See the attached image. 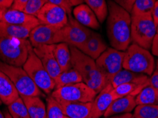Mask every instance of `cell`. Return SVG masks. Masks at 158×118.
I'll use <instances>...</instances> for the list:
<instances>
[{"mask_svg":"<svg viewBox=\"0 0 158 118\" xmlns=\"http://www.w3.org/2000/svg\"><path fill=\"white\" fill-rule=\"evenodd\" d=\"M107 34L111 46L125 52L131 43V15L111 0L108 1Z\"/></svg>","mask_w":158,"mask_h":118,"instance_id":"cell-1","label":"cell"},{"mask_svg":"<svg viewBox=\"0 0 158 118\" xmlns=\"http://www.w3.org/2000/svg\"><path fill=\"white\" fill-rule=\"evenodd\" d=\"M72 67L82 76L83 82L98 94L109 84L108 79L98 67L96 60L85 55L77 48L69 45Z\"/></svg>","mask_w":158,"mask_h":118,"instance_id":"cell-2","label":"cell"},{"mask_svg":"<svg viewBox=\"0 0 158 118\" xmlns=\"http://www.w3.org/2000/svg\"><path fill=\"white\" fill-rule=\"evenodd\" d=\"M32 49L28 39L0 37V60L9 65L23 67Z\"/></svg>","mask_w":158,"mask_h":118,"instance_id":"cell-3","label":"cell"},{"mask_svg":"<svg viewBox=\"0 0 158 118\" xmlns=\"http://www.w3.org/2000/svg\"><path fill=\"white\" fill-rule=\"evenodd\" d=\"M153 55L149 50L132 43L125 51L123 68L136 73L151 76L155 68Z\"/></svg>","mask_w":158,"mask_h":118,"instance_id":"cell-4","label":"cell"},{"mask_svg":"<svg viewBox=\"0 0 158 118\" xmlns=\"http://www.w3.org/2000/svg\"><path fill=\"white\" fill-rule=\"evenodd\" d=\"M157 29L152 15L131 16V41L134 44L150 50Z\"/></svg>","mask_w":158,"mask_h":118,"instance_id":"cell-5","label":"cell"},{"mask_svg":"<svg viewBox=\"0 0 158 118\" xmlns=\"http://www.w3.org/2000/svg\"><path fill=\"white\" fill-rule=\"evenodd\" d=\"M0 70L9 76L20 96L45 97L22 67L9 65L0 60Z\"/></svg>","mask_w":158,"mask_h":118,"instance_id":"cell-6","label":"cell"},{"mask_svg":"<svg viewBox=\"0 0 158 118\" xmlns=\"http://www.w3.org/2000/svg\"><path fill=\"white\" fill-rule=\"evenodd\" d=\"M36 86L43 93L49 95L55 89L54 79L49 75L34 51H30L27 61L22 67Z\"/></svg>","mask_w":158,"mask_h":118,"instance_id":"cell-7","label":"cell"},{"mask_svg":"<svg viewBox=\"0 0 158 118\" xmlns=\"http://www.w3.org/2000/svg\"><path fill=\"white\" fill-rule=\"evenodd\" d=\"M91 31L88 28L78 22L72 15H69L66 25L58 31L55 43H64L78 48L85 42Z\"/></svg>","mask_w":158,"mask_h":118,"instance_id":"cell-8","label":"cell"},{"mask_svg":"<svg viewBox=\"0 0 158 118\" xmlns=\"http://www.w3.org/2000/svg\"><path fill=\"white\" fill-rule=\"evenodd\" d=\"M51 96L57 101L88 103L93 102L97 93L85 83L80 82L54 89Z\"/></svg>","mask_w":158,"mask_h":118,"instance_id":"cell-9","label":"cell"},{"mask_svg":"<svg viewBox=\"0 0 158 118\" xmlns=\"http://www.w3.org/2000/svg\"><path fill=\"white\" fill-rule=\"evenodd\" d=\"M125 52L115 48L107 49L96 59L98 67L108 79L123 69Z\"/></svg>","mask_w":158,"mask_h":118,"instance_id":"cell-10","label":"cell"},{"mask_svg":"<svg viewBox=\"0 0 158 118\" xmlns=\"http://www.w3.org/2000/svg\"><path fill=\"white\" fill-rule=\"evenodd\" d=\"M41 24L61 29L68 23L67 11L61 6L46 3L36 16Z\"/></svg>","mask_w":158,"mask_h":118,"instance_id":"cell-11","label":"cell"},{"mask_svg":"<svg viewBox=\"0 0 158 118\" xmlns=\"http://www.w3.org/2000/svg\"><path fill=\"white\" fill-rule=\"evenodd\" d=\"M58 31L59 29L54 27L41 24L31 30L29 40L33 48L44 45H53L56 44V36Z\"/></svg>","mask_w":158,"mask_h":118,"instance_id":"cell-12","label":"cell"},{"mask_svg":"<svg viewBox=\"0 0 158 118\" xmlns=\"http://www.w3.org/2000/svg\"><path fill=\"white\" fill-rule=\"evenodd\" d=\"M113 87L109 84L97 94L96 98L92 102L91 109L88 118H101L108 110L111 103L115 100L112 94Z\"/></svg>","mask_w":158,"mask_h":118,"instance_id":"cell-13","label":"cell"},{"mask_svg":"<svg viewBox=\"0 0 158 118\" xmlns=\"http://www.w3.org/2000/svg\"><path fill=\"white\" fill-rule=\"evenodd\" d=\"M44 67L49 75L55 79L61 72V69L58 64L53 53L52 45H44L37 48H33Z\"/></svg>","mask_w":158,"mask_h":118,"instance_id":"cell-14","label":"cell"},{"mask_svg":"<svg viewBox=\"0 0 158 118\" xmlns=\"http://www.w3.org/2000/svg\"><path fill=\"white\" fill-rule=\"evenodd\" d=\"M2 21L19 26L29 28L31 29H33L36 25L41 24L40 21L36 17L27 14L22 11L12 9H9L4 12Z\"/></svg>","mask_w":158,"mask_h":118,"instance_id":"cell-15","label":"cell"},{"mask_svg":"<svg viewBox=\"0 0 158 118\" xmlns=\"http://www.w3.org/2000/svg\"><path fill=\"white\" fill-rule=\"evenodd\" d=\"M108 48L106 41L99 33L91 31L89 37L78 49L85 55L96 60Z\"/></svg>","mask_w":158,"mask_h":118,"instance_id":"cell-16","label":"cell"},{"mask_svg":"<svg viewBox=\"0 0 158 118\" xmlns=\"http://www.w3.org/2000/svg\"><path fill=\"white\" fill-rule=\"evenodd\" d=\"M109 83L113 88L123 84L132 83L137 84H150V76L144 74L136 73L133 71L121 69L112 77L109 78Z\"/></svg>","mask_w":158,"mask_h":118,"instance_id":"cell-17","label":"cell"},{"mask_svg":"<svg viewBox=\"0 0 158 118\" xmlns=\"http://www.w3.org/2000/svg\"><path fill=\"white\" fill-rule=\"evenodd\" d=\"M65 116L69 118H88L91 109L92 102L58 101Z\"/></svg>","mask_w":158,"mask_h":118,"instance_id":"cell-18","label":"cell"},{"mask_svg":"<svg viewBox=\"0 0 158 118\" xmlns=\"http://www.w3.org/2000/svg\"><path fill=\"white\" fill-rule=\"evenodd\" d=\"M73 14L74 18L84 26L94 30L100 29V22L96 14L85 4L76 6L73 10Z\"/></svg>","mask_w":158,"mask_h":118,"instance_id":"cell-19","label":"cell"},{"mask_svg":"<svg viewBox=\"0 0 158 118\" xmlns=\"http://www.w3.org/2000/svg\"><path fill=\"white\" fill-rule=\"evenodd\" d=\"M137 106L135 96H127L115 99L104 114V117L131 112Z\"/></svg>","mask_w":158,"mask_h":118,"instance_id":"cell-20","label":"cell"},{"mask_svg":"<svg viewBox=\"0 0 158 118\" xmlns=\"http://www.w3.org/2000/svg\"><path fill=\"white\" fill-rule=\"evenodd\" d=\"M20 97L17 89L9 76L0 70V99L6 105Z\"/></svg>","mask_w":158,"mask_h":118,"instance_id":"cell-21","label":"cell"},{"mask_svg":"<svg viewBox=\"0 0 158 118\" xmlns=\"http://www.w3.org/2000/svg\"><path fill=\"white\" fill-rule=\"evenodd\" d=\"M52 48L53 55L61 71L71 69L72 67L71 54L68 44L64 43L53 44Z\"/></svg>","mask_w":158,"mask_h":118,"instance_id":"cell-22","label":"cell"},{"mask_svg":"<svg viewBox=\"0 0 158 118\" xmlns=\"http://www.w3.org/2000/svg\"><path fill=\"white\" fill-rule=\"evenodd\" d=\"M24 101L31 118L46 116V105L40 96H20Z\"/></svg>","mask_w":158,"mask_h":118,"instance_id":"cell-23","label":"cell"},{"mask_svg":"<svg viewBox=\"0 0 158 118\" xmlns=\"http://www.w3.org/2000/svg\"><path fill=\"white\" fill-rule=\"evenodd\" d=\"M32 29L0 21V37L28 39Z\"/></svg>","mask_w":158,"mask_h":118,"instance_id":"cell-24","label":"cell"},{"mask_svg":"<svg viewBox=\"0 0 158 118\" xmlns=\"http://www.w3.org/2000/svg\"><path fill=\"white\" fill-rule=\"evenodd\" d=\"M54 82L55 89H57L65 86L83 82V78L78 71L72 67L71 69L61 71V74L55 78Z\"/></svg>","mask_w":158,"mask_h":118,"instance_id":"cell-25","label":"cell"},{"mask_svg":"<svg viewBox=\"0 0 158 118\" xmlns=\"http://www.w3.org/2000/svg\"><path fill=\"white\" fill-rule=\"evenodd\" d=\"M147 86L148 85L137 84H132V83L123 84L113 88L112 90V94L115 99L120 98L127 96H132L136 97L137 95Z\"/></svg>","mask_w":158,"mask_h":118,"instance_id":"cell-26","label":"cell"},{"mask_svg":"<svg viewBox=\"0 0 158 118\" xmlns=\"http://www.w3.org/2000/svg\"><path fill=\"white\" fill-rule=\"evenodd\" d=\"M135 100L137 105H158V90L149 84L137 95Z\"/></svg>","mask_w":158,"mask_h":118,"instance_id":"cell-27","label":"cell"},{"mask_svg":"<svg viewBox=\"0 0 158 118\" xmlns=\"http://www.w3.org/2000/svg\"><path fill=\"white\" fill-rule=\"evenodd\" d=\"M84 2L94 11L98 21L103 24L108 15V4L106 0H84Z\"/></svg>","mask_w":158,"mask_h":118,"instance_id":"cell-28","label":"cell"},{"mask_svg":"<svg viewBox=\"0 0 158 118\" xmlns=\"http://www.w3.org/2000/svg\"><path fill=\"white\" fill-rule=\"evenodd\" d=\"M157 0H135L131 10V16L152 15Z\"/></svg>","mask_w":158,"mask_h":118,"instance_id":"cell-29","label":"cell"},{"mask_svg":"<svg viewBox=\"0 0 158 118\" xmlns=\"http://www.w3.org/2000/svg\"><path fill=\"white\" fill-rule=\"evenodd\" d=\"M132 117L133 118H158V105H137Z\"/></svg>","mask_w":158,"mask_h":118,"instance_id":"cell-30","label":"cell"},{"mask_svg":"<svg viewBox=\"0 0 158 118\" xmlns=\"http://www.w3.org/2000/svg\"><path fill=\"white\" fill-rule=\"evenodd\" d=\"M7 109L13 118H31L27 106L21 97L7 105Z\"/></svg>","mask_w":158,"mask_h":118,"instance_id":"cell-31","label":"cell"},{"mask_svg":"<svg viewBox=\"0 0 158 118\" xmlns=\"http://www.w3.org/2000/svg\"><path fill=\"white\" fill-rule=\"evenodd\" d=\"M46 116L47 118H64V117L59 103L52 96L46 98Z\"/></svg>","mask_w":158,"mask_h":118,"instance_id":"cell-32","label":"cell"},{"mask_svg":"<svg viewBox=\"0 0 158 118\" xmlns=\"http://www.w3.org/2000/svg\"><path fill=\"white\" fill-rule=\"evenodd\" d=\"M46 3V0H29L27 5L25 6L23 11L27 14L36 17L39 11Z\"/></svg>","mask_w":158,"mask_h":118,"instance_id":"cell-33","label":"cell"},{"mask_svg":"<svg viewBox=\"0 0 158 118\" xmlns=\"http://www.w3.org/2000/svg\"><path fill=\"white\" fill-rule=\"evenodd\" d=\"M46 3H50L55 5L61 6L67 11L68 16L71 15L72 5L69 0H46Z\"/></svg>","mask_w":158,"mask_h":118,"instance_id":"cell-34","label":"cell"},{"mask_svg":"<svg viewBox=\"0 0 158 118\" xmlns=\"http://www.w3.org/2000/svg\"><path fill=\"white\" fill-rule=\"evenodd\" d=\"M135 1V0H113V2L125 9L129 13L131 12Z\"/></svg>","mask_w":158,"mask_h":118,"instance_id":"cell-35","label":"cell"},{"mask_svg":"<svg viewBox=\"0 0 158 118\" xmlns=\"http://www.w3.org/2000/svg\"><path fill=\"white\" fill-rule=\"evenodd\" d=\"M150 85L158 90V59L155 64V70L150 77Z\"/></svg>","mask_w":158,"mask_h":118,"instance_id":"cell-36","label":"cell"},{"mask_svg":"<svg viewBox=\"0 0 158 118\" xmlns=\"http://www.w3.org/2000/svg\"><path fill=\"white\" fill-rule=\"evenodd\" d=\"M29 1V0H14L13 4L10 9L23 11Z\"/></svg>","mask_w":158,"mask_h":118,"instance_id":"cell-37","label":"cell"},{"mask_svg":"<svg viewBox=\"0 0 158 118\" xmlns=\"http://www.w3.org/2000/svg\"><path fill=\"white\" fill-rule=\"evenodd\" d=\"M151 49H152V52L153 55L158 57V33L155 35Z\"/></svg>","mask_w":158,"mask_h":118,"instance_id":"cell-38","label":"cell"},{"mask_svg":"<svg viewBox=\"0 0 158 118\" xmlns=\"http://www.w3.org/2000/svg\"><path fill=\"white\" fill-rule=\"evenodd\" d=\"M152 16L155 25L158 26V0H157L155 4L154 8H153L152 12Z\"/></svg>","mask_w":158,"mask_h":118,"instance_id":"cell-39","label":"cell"},{"mask_svg":"<svg viewBox=\"0 0 158 118\" xmlns=\"http://www.w3.org/2000/svg\"><path fill=\"white\" fill-rule=\"evenodd\" d=\"M14 0H0V7L9 9L11 7Z\"/></svg>","mask_w":158,"mask_h":118,"instance_id":"cell-40","label":"cell"},{"mask_svg":"<svg viewBox=\"0 0 158 118\" xmlns=\"http://www.w3.org/2000/svg\"><path fill=\"white\" fill-rule=\"evenodd\" d=\"M104 118H133V117H132V115L131 113L129 112V113H124V114L116 115H113V116L104 117Z\"/></svg>","mask_w":158,"mask_h":118,"instance_id":"cell-41","label":"cell"},{"mask_svg":"<svg viewBox=\"0 0 158 118\" xmlns=\"http://www.w3.org/2000/svg\"><path fill=\"white\" fill-rule=\"evenodd\" d=\"M69 1H70L72 6H78L84 2V0H69Z\"/></svg>","mask_w":158,"mask_h":118,"instance_id":"cell-42","label":"cell"},{"mask_svg":"<svg viewBox=\"0 0 158 118\" xmlns=\"http://www.w3.org/2000/svg\"><path fill=\"white\" fill-rule=\"evenodd\" d=\"M7 10V9H3L2 7H0V21H2V17H3V15L5 11Z\"/></svg>","mask_w":158,"mask_h":118,"instance_id":"cell-43","label":"cell"},{"mask_svg":"<svg viewBox=\"0 0 158 118\" xmlns=\"http://www.w3.org/2000/svg\"><path fill=\"white\" fill-rule=\"evenodd\" d=\"M4 117H5V118H13L12 117H11V115H10V113L9 112L8 110L4 111Z\"/></svg>","mask_w":158,"mask_h":118,"instance_id":"cell-44","label":"cell"},{"mask_svg":"<svg viewBox=\"0 0 158 118\" xmlns=\"http://www.w3.org/2000/svg\"><path fill=\"white\" fill-rule=\"evenodd\" d=\"M0 118H5V117H4V113L2 112L1 110H0Z\"/></svg>","mask_w":158,"mask_h":118,"instance_id":"cell-45","label":"cell"},{"mask_svg":"<svg viewBox=\"0 0 158 118\" xmlns=\"http://www.w3.org/2000/svg\"><path fill=\"white\" fill-rule=\"evenodd\" d=\"M2 103H2V101H1V99H0V105H2Z\"/></svg>","mask_w":158,"mask_h":118,"instance_id":"cell-46","label":"cell"},{"mask_svg":"<svg viewBox=\"0 0 158 118\" xmlns=\"http://www.w3.org/2000/svg\"><path fill=\"white\" fill-rule=\"evenodd\" d=\"M64 118H69V117H66V116H65V115H64Z\"/></svg>","mask_w":158,"mask_h":118,"instance_id":"cell-47","label":"cell"},{"mask_svg":"<svg viewBox=\"0 0 158 118\" xmlns=\"http://www.w3.org/2000/svg\"><path fill=\"white\" fill-rule=\"evenodd\" d=\"M157 33H158V26H157Z\"/></svg>","mask_w":158,"mask_h":118,"instance_id":"cell-48","label":"cell"},{"mask_svg":"<svg viewBox=\"0 0 158 118\" xmlns=\"http://www.w3.org/2000/svg\"><path fill=\"white\" fill-rule=\"evenodd\" d=\"M44 118H47V116H46L45 117H44Z\"/></svg>","mask_w":158,"mask_h":118,"instance_id":"cell-49","label":"cell"}]
</instances>
